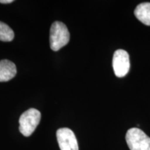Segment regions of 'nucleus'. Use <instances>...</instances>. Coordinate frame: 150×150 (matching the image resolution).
Here are the masks:
<instances>
[{
	"label": "nucleus",
	"mask_w": 150,
	"mask_h": 150,
	"mask_svg": "<svg viewBox=\"0 0 150 150\" xmlns=\"http://www.w3.org/2000/svg\"><path fill=\"white\" fill-rule=\"evenodd\" d=\"M13 2V0H0L1 4H11Z\"/></svg>",
	"instance_id": "9"
},
{
	"label": "nucleus",
	"mask_w": 150,
	"mask_h": 150,
	"mask_svg": "<svg viewBox=\"0 0 150 150\" xmlns=\"http://www.w3.org/2000/svg\"><path fill=\"white\" fill-rule=\"evenodd\" d=\"M41 119L40 112L35 108L26 110L19 120L20 133L26 137H29L34 132Z\"/></svg>",
	"instance_id": "2"
},
{
	"label": "nucleus",
	"mask_w": 150,
	"mask_h": 150,
	"mask_svg": "<svg viewBox=\"0 0 150 150\" xmlns=\"http://www.w3.org/2000/svg\"><path fill=\"white\" fill-rule=\"evenodd\" d=\"M56 138L61 150H79L77 140L71 129L68 128L58 129Z\"/></svg>",
	"instance_id": "5"
},
{
	"label": "nucleus",
	"mask_w": 150,
	"mask_h": 150,
	"mask_svg": "<svg viewBox=\"0 0 150 150\" xmlns=\"http://www.w3.org/2000/svg\"><path fill=\"white\" fill-rule=\"evenodd\" d=\"M70 41V33L65 24L56 21L50 29V45L53 51H59Z\"/></svg>",
	"instance_id": "1"
},
{
	"label": "nucleus",
	"mask_w": 150,
	"mask_h": 150,
	"mask_svg": "<svg viewBox=\"0 0 150 150\" xmlns=\"http://www.w3.org/2000/svg\"><path fill=\"white\" fill-rule=\"evenodd\" d=\"M126 141L130 150H150V138L138 128L127 131Z\"/></svg>",
	"instance_id": "3"
},
{
	"label": "nucleus",
	"mask_w": 150,
	"mask_h": 150,
	"mask_svg": "<svg viewBox=\"0 0 150 150\" xmlns=\"http://www.w3.org/2000/svg\"><path fill=\"white\" fill-rule=\"evenodd\" d=\"M14 38V32L6 24L0 22V40L11 42Z\"/></svg>",
	"instance_id": "8"
},
{
	"label": "nucleus",
	"mask_w": 150,
	"mask_h": 150,
	"mask_svg": "<svg viewBox=\"0 0 150 150\" xmlns=\"http://www.w3.org/2000/svg\"><path fill=\"white\" fill-rule=\"evenodd\" d=\"M112 67L117 77H124L129 72L130 68L129 54L124 50H117L112 58Z\"/></svg>",
	"instance_id": "4"
},
{
	"label": "nucleus",
	"mask_w": 150,
	"mask_h": 150,
	"mask_svg": "<svg viewBox=\"0 0 150 150\" xmlns=\"http://www.w3.org/2000/svg\"><path fill=\"white\" fill-rule=\"evenodd\" d=\"M16 74V66L12 61L6 59L0 61V82L10 81Z\"/></svg>",
	"instance_id": "6"
},
{
	"label": "nucleus",
	"mask_w": 150,
	"mask_h": 150,
	"mask_svg": "<svg viewBox=\"0 0 150 150\" xmlns=\"http://www.w3.org/2000/svg\"><path fill=\"white\" fill-rule=\"evenodd\" d=\"M135 16L139 21L147 26H150V3H141L134 11Z\"/></svg>",
	"instance_id": "7"
}]
</instances>
